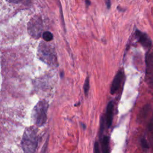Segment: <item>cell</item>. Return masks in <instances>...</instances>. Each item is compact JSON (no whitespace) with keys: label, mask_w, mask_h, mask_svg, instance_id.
<instances>
[{"label":"cell","mask_w":153,"mask_h":153,"mask_svg":"<svg viewBox=\"0 0 153 153\" xmlns=\"http://www.w3.org/2000/svg\"><path fill=\"white\" fill-rule=\"evenodd\" d=\"M38 139L34 130L28 129L24 135L22 139V147L25 152H33L37 147Z\"/></svg>","instance_id":"cell-1"},{"label":"cell","mask_w":153,"mask_h":153,"mask_svg":"<svg viewBox=\"0 0 153 153\" xmlns=\"http://www.w3.org/2000/svg\"><path fill=\"white\" fill-rule=\"evenodd\" d=\"M48 104L45 101H41L35 107L34 110V118L39 126H42L46 122Z\"/></svg>","instance_id":"cell-2"},{"label":"cell","mask_w":153,"mask_h":153,"mask_svg":"<svg viewBox=\"0 0 153 153\" xmlns=\"http://www.w3.org/2000/svg\"><path fill=\"white\" fill-rule=\"evenodd\" d=\"M40 58H42V61L49 64L55 63L56 58L53 54V50L49 48V46L44 44H40L39 47Z\"/></svg>","instance_id":"cell-3"},{"label":"cell","mask_w":153,"mask_h":153,"mask_svg":"<svg viewBox=\"0 0 153 153\" xmlns=\"http://www.w3.org/2000/svg\"><path fill=\"white\" fill-rule=\"evenodd\" d=\"M42 21L40 17H34L28 24V31L34 37H40L42 31Z\"/></svg>","instance_id":"cell-4"},{"label":"cell","mask_w":153,"mask_h":153,"mask_svg":"<svg viewBox=\"0 0 153 153\" xmlns=\"http://www.w3.org/2000/svg\"><path fill=\"white\" fill-rule=\"evenodd\" d=\"M123 79V72L122 71L118 72L116 75V76H114L111 84V87L110 89V92L111 94H114L118 91V90L119 89L121 86Z\"/></svg>","instance_id":"cell-5"},{"label":"cell","mask_w":153,"mask_h":153,"mask_svg":"<svg viewBox=\"0 0 153 153\" xmlns=\"http://www.w3.org/2000/svg\"><path fill=\"white\" fill-rule=\"evenodd\" d=\"M138 41L145 48H150L151 46V41L149 37L145 33H143L139 30H137L135 32Z\"/></svg>","instance_id":"cell-6"},{"label":"cell","mask_w":153,"mask_h":153,"mask_svg":"<svg viewBox=\"0 0 153 153\" xmlns=\"http://www.w3.org/2000/svg\"><path fill=\"white\" fill-rule=\"evenodd\" d=\"M113 112H114V104L112 101H110L107 107L106 111V125L108 128H109L112 123L113 119Z\"/></svg>","instance_id":"cell-7"},{"label":"cell","mask_w":153,"mask_h":153,"mask_svg":"<svg viewBox=\"0 0 153 153\" xmlns=\"http://www.w3.org/2000/svg\"><path fill=\"white\" fill-rule=\"evenodd\" d=\"M102 140V152L104 153L109 152V138L107 136H104Z\"/></svg>","instance_id":"cell-8"},{"label":"cell","mask_w":153,"mask_h":153,"mask_svg":"<svg viewBox=\"0 0 153 153\" xmlns=\"http://www.w3.org/2000/svg\"><path fill=\"white\" fill-rule=\"evenodd\" d=\"M83 89H84V94L86 95V97H87L88 93H89V89H90V78L89 76H87L85 80Z\"/></svg>","instance_id":"cell-9"},{"label":"cell","mask_w":153,"mask_h":153,"mask_svg":"<svg viewBox=\"0 0 153 153\" xmlns=\"http://www.w3.org/2000/svg\"><path fill=\"white\" fill-rule=\"evenodd\" d=\"M43 38L46 41L49 42V41H50L53 40V35L50 32L46 31V32H44L43 34Z\"/></svg>","instance_id":"cell-10"},{"label":"cell","mask_w":153,"mask_h":153,"mask_svg":"<svg viewBox=\"0 0 153 153\" xmlns=\"http://www.w3.org/2000/svg\"><path fill=\"white\" fill-rule=\"evenodd\" d=\"M104 127H105V118L104 117H102L101 119V123H100V129H99V137L101 139L102 135H103V132L104 130Z\"/></svg>","instance_id":"cell-11"},{"label":"cell","mask_w":153,"mask_h":153,"mask_svg":"<svg viewBox=\"0 0 153 153\" xmlns=\"http://www.w3.org/2000/svg\"><path fill=\"white\" fill-rule=\"evenodd\" d=\"M141 146H142V147L143 148L147 149H149V146H148V145L147 144V141L144 138L141 139Z\"/></svg>","instance_id":"cell-12"},{"label":"cell","mask_w":153,"mask_h":153,"mask_svg":"<svg viewBox=\"0 0 153 153\" xmlns=\"http://www.w3.org/2000/svg\"><path fill=\"white\" fill-rule=\"evenodd\" d=\"M94 152L95 153H99L100 152L99 145L98 142H95V143L94 144Z\"/></svg>","instance_id":"cell-13"},{"label":"cell","mask_w":153,"mask_h":153,"mask_svg":"<svg viewBox=\"0 0 153 153\" xmlns=\"http://www.w3.org/2000/svg\"><path fill=\"white\" fill-rule=\"evenodd\" d=\"M7 1L10 3H19L21 2L22 0H7Z\"/></svg>","instance_id":"cell-14"},{"label":"cell","mask_w":153,"mask_h":153,"mask_svg":"<svg viewBox=\"0 0 153 153\" xmlns=\"http://www.w3.org/2000/svg\"><path fill=\"white\" fill-rule=\"evenodd\" d=\"M105 1L106 3V5L107 6V8L109 9L111 7V1L110 0H105Z\"/></svg>","instance_id":"cell-15"},{"label":"cell","mask_w":153,"mask_h":153,"mask_svg":"<svg viewBox=\"0 0 153 153\" xmlns=\"http://www.w3.org/2000/svg\"><path fill=\"white\" fill-rule=\"evenodd\" d=\"M149 131L151 133V136L153 137V124H151L149 126Z\"/></svg>","instance_id":"cell-16"},{"label":"cell","mask_w":153,"mask_h":153,"mask_svg":"<svg viewBox=\"0 0 153 153\" xmlns=\"http://www.w3.org/2000/svg\"><path fill=\"white\" fill-rule=\"evenodd\" d=\"M86 4L87 5V7L89 6L91 4V3L90 1V0H86Z\"/></svg>","instance_id":"cell-17"}]
</instances>
